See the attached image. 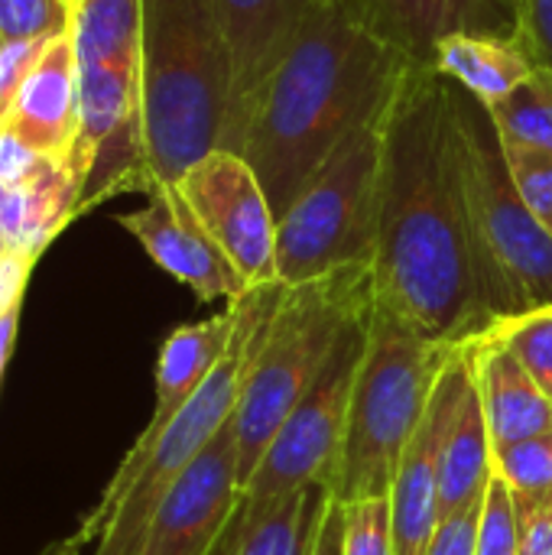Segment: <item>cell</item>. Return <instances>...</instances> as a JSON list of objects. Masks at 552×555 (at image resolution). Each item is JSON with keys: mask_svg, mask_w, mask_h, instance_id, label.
Here are the masks:
<instances>
[{"mask_svg": "<svg viewBox=\"0 0 552 555\" xmlns=\"http://www.w3.org/2000/svg\"><path fill=\"white\" fill-rule=\"evenodd\" d=\"M68 3H72V7H75V3H78V0H68Z\"/></svg>", "mask_w": 552, "mask_h": 555, "instance_id": "cell-41", "label": "cell"}, {"mask_svg": "<svg viewBox=\"0 0 552 555\" xmlns=\"http://www.w3.org/2000/svg\"><path fill=\"white\" fill-rule=\"evenodd\" d=\"M514 504L521 520V555H552V498Z\"/></svg>", "mask_w": 552, "mask_h": 555, "instance_id": "cell-33", "label": "cell"}, {"mask_svg": "<svg viewBox=\"0 0 552 555\" xmlns=\"http://www.w3.org/2000/svg\"><path fill=\"white\" fill-rule=\"evenodd\" d=\"M316 3L319 0H215L231 62L228 117L218 150L241 156L257 101Z\"/></svg>", "mask_w": 552, "mask_h": 555, "instance_id": "cell-12", "label": "cell"}, {"mask_svg": "<svg viewBox=\"0 0 552 555\" xmlns=\"http://www.w3.org/2000/svg\"><path fill=\"white\" fill-rule=\"evenodd\" d=\"M433 68L491 107L504 101L514 88H521L540 68V62L530 49L527 33H517V36L462 33L436 46Z\"/></svg>", "mask_w": 552, "mask_h": 555, "instance_id": "cell-19", "label": "cell"}, {"mask_svg": "<svg viewBox=\"0 0 552 555\" xmlns=\"http://www.w3.org/2000/svg\"><path fill=\"white\" fill-rule=\"evenodd\" d=\"M485 332L501 338L521 358V364L534 374L540 390L552 400V306L495 319Z\"/></svg>", "mask_w": 552, "mask_h": 555, "instance_id": "cell-25", "label": "cell"}, {"mask_svg": "<svg viewBox=\"0 0 552 555\" xmlns=\"http://www.w3.org/2000/svg\"><path fill=\"white\" fill-rule=\"evenodd\" d=\"M280 293L283 283H267L241 296V319L228 354L211 371L205 387L189 400V406L140 459V465L107 481L98 504L72 533L81 550L94 546L91 555H143V543L159 504L182 478V472L202 455V449L231 423L251 358L267 319L277 309Z\"/></svg>", "mask_w": 552, "mask_h": 555, "instance_id": "cell-5", "label": "cell"}, {"mask_svg": "<svg viewBox=\"0 0 552 555\" xmlns=\"http://www.w3.org/2000/svg\"><path fill=\"white\" fill-rule=\"evenodd\" d=\"M501 146H504V159H508V169L521 198L552 234V153L524 146V143H511V140H501Z\"/></svg>", "mask_w": 552, "mask_h": 555, "instance_id": "cell-28", "label": "cell"}, {"mask_svg": "<svg viewBox=\"0 0 552 555\" xmlns=\"http://www.w3.org/2000/svg\"><path fill=\"white\" fill-rule=\"evenodd\" d=\"M475 555H521L517 504H514V494L498 472H491V481H488V491L482 501Z\"/></svg>", "mask_w": 552, "mask_h": 555, "instance_id": "cell-29", "label": "cell"}, {"mask_svg": "<svg viewBox=\"0 0 552 555\" xmlns=\"http://www.w3.org/2000/svg\"><path fill=\"white\" fill-rule=\"evenodd\" d=\"M355 13L416 65H433L449 36H517L524 0H348Z\"/></svg>", "mask_w": 552, "mask_h": 555, "instance_id": "cell-15", "label": "cell"}, {"mask_svg": "<svg viewBox=\"0 0 552 555\" xmlns=\"http://www.w3.org/2000/svg\"><path fill=\"white\" fill-rule=\"evenodd\" d=\"M46 42H3L0 46V124H3V117H7V111H10L20 85H23V78L36 65V59L42 55Z\"/></svg>", "mask_w": 552, "mask_h": 555, "instance_id": "cell-32", "label": "cell"}, {"mask_svg": "<svg viewBox=\"0 0 552 555\" xmlns=\"http://www.w3.org/2000/svg\"><path fill=\"white\" fill-rule=\"evenodd\" d=\"M143 0H78L72 39L78 65H104L140 75Z\"/></svg>", "mask_w": 552, "mask_h": 555, "instance_id": "cell-21", "label": "cell"}, {"mask_svg": "<svg viewBox=\"0 0 552 555\" xmlns=\"http://www.w3.org/2000/svg\"><path fill=\"white\" fill-rule=\"evenodd\" d=\"M238 436L228 423L159 504L143 555H211L238 507Z\"/></svg>", "mask_w": 552, "mask_h": 555, "instance_id": "cell-13", "label": "cell"}, {"mask_svg": "<svg viewBox=\"0 0 552 555\" xmlns=\"http://www.w3.org/2000/svg\"><path fill=\"white\" fill-rule=\"evenodd\" d=\"M7 250H10V247H3V244H0V263H3V254H7Z\"/></svg>", "mask_w": 552, "mask_h": 555, "instance_id": "cell-40", "label": "cell"}, {"mask_svg": "<svg viewBox=\"0 0 552 555\" xmlns=\"http://www.w3.org/2000/svg\"><path fill=\"white\" fill-rule=\"evenodd\" d=\"M384 133L387 114L355 130L277 221L280 283H306L351 263H371L381 221Z\"/></svg>", "mask_w": 552, "mask_h": 555, "instance_id": "cell-8", "label": "cell"}, {"mask_svg": "<svg viewBox=\"0 0 552 555\" xmlns=\"http://www.w3.org/2000/svg\"><path fill=\"white\" fill-rule=\"evenodd\" d=\"M468 354L491 433V452L550 433L552 400L501 338L478 332L468 341Z\"/></svg>", "mask_w": 552, "mask_h": 555, "instance_id": "cell-18", "label": "cell"}, {"mask_svg": "<svg viewBox=\"0 0 552 555\" xmlns=\"http://www.w3.org/2000/svg\"><path fill=\"white\" fill-rule=\"evenodd\" d=\"M231 62L215 0H143L140 107L150 192L221 146Z\"/></svg>", "mask_w": 552, "mask_h": 555, "instance_id": "cell-3", "label": "cell"}, {"mask_svg": "<svg viewBox=\"0 0 552 555\" xmlns=\"http://www.w3.org/2000/svg\"><path fill=\"white\" fill-rule=\"evenodd\" d=\"M371 273L374 302L429 341L465 345L491 325L472 250L452 81L433 65L413 62L387 111Z\"/></svg>", "mask_w": 552, "mask_h": 555, "instance_id": "cell-1", "label": "cell"}, {"mask_svg": "<svg viewBox=\"0 0 552 555\" xmlns=\"http://www.w3.org/2000/svg\"><path fill=\"white\" fill-rule=\"evenodd\" d=\"M491 117L498 124L501 140L550 150L552 153V75L537 68L521 88H514L504 101L491 104Z\"/></svg>", "mask_w": 552, "mask_h": 555, "instance_id": "cell-24", "label": "cell"}, {"mask_svg": "<svg viewBox=\"0 0 552 555\" xmlns=\"http://www.w3.org/2000/svg\"><path fill=\"white\" fill-rule=\"evenodd\" d=\"M85 176L68 159H42L23 182V231L20 254L42 257L46 247L81 215Z\"/></svg>", "mask_w": 552, "mask_h": 555, "instance_id": "cell-22", "label": "cell"}, {"mask_svg": "<svg viewBox=\"0 0 552 555\" xmlns=\"http://www.w3.org/2000/svg\"><path fill=\"white\" fill-rule=\"evenodd\" d=\"M23 231V185H0V244L16 250Z\"/></svg>", "mask_w": 552, "mask_h": 555, "instance_id": "cell-36", "label": "cell"}, {"mask_svg": "<svg viewBox=\"0 0 552 555\" xmlns=\"http://www.w3.org/2000/svg\"><path fill=\"white\" fill-rule=\"evenodd\" d=\"M491 465L511 488L514 501L552 498V429L495 452Z\"/></svg>", "mask_w": 552, "mask_h": 555, "instance_id": "cell-26", "label": "cell"}, {"mask_svg": "<svg viewBox=\"0 0 552 555\" xmlns=\"http://www.w3.org/2000/svg\"><path fill=\"white\" fill-rule=\"evenodd\" d=\"M0 46H3V39H0Z\"/></svg>", "mask_w": 552, "mask_h": 555, "instance_id": "cell-42", "label": "cell"}, {"mask_svg": "<svg viewBox=\"0 0 552 555\" xmlns=\"http://www.w3.org/2000/svg\"><path fill=\"white\" fill-rule=\"evenodd\" d=\"M371 312L374 306L345 328L312 390L299 400V406L286 416V423L270 439L260 465L238 491L234 517L211 555H228V550L244 533H251L264 520V514L273 511L283 498L312 485L332 488L342 439H345L348 403L368 345Z\"/></svg>", "mask_w": 552, "mask_h": 555, "instance_id": "cell-9", "label": "cell"}, {"mask_svg": "<svg viewBox=\"0 0 552 555\" xmlns=\"http://www.w3.org/2000/svg\"><path fill=\"white\" fill-rule=\"evenodd\" d=\"M478 520H482V504L452 511L439 517V527L429 540L426 555H475L478 543Z\"/></svg>", "mask_w": 552, "mask_h": 555, "instance_id": "cell-31", "label": "cell"}, {"mask_svg": "<svg viewBox=\"0 0 552 555\" xmlns=\"http://www.w3.org/2000/svg\"><path fill=\"white\" fill-rule=\"evenodd\" d=\"M410 65L348 0H319L309 10L241 146L277 221L355 130L387 114Z\"/></svg>", "mask_w": 552, "mask_h": 555, "instance_id": "cell-2", "label": "cell"}, {"mask_svg": "<svg viewBox=\"0 0 552 555\" xmlns=\"http://www.w3.org/2000/svg\"><path fill=\"white\" fill-rule=\"evenodd\" d=\"M374 306L371 263H351L306 283H283L251 358L238 410V485L260 465L270 439L319 380L345 328Z\"/></svg>", "mask_w": 552, "mask_h": 555, "instance_id": "cell-4", "label": "cell"}, {"mask_svg": "<svg viewBox=\"0 0 552 555\" xmlns=\"http://www.w3.org/2000/svg\"><path fill=\"white\" fill-rule=\"evenodd\" d=\"M20 312H23V302H16L13 309H7L0 315V384H3V371H7V361L13 354V345H16V332H20Z\"/></svg>", "mask_w": 552, "mask_h": 555, "instance_id": "cell-38", "label": "cell"}, {"mask_svg": "<svg viewBox=\"0 0 552 555\" xmlns=\"http://www.w3.org/2000/svg\"><path fill=\"white\" fill-rule=\"evenodd\" d=\"M176 189L251 289L280 283L277 215L244 156L211 150L176 182Z\"/></svg>", "mask_w": 552, "mask_h": 555, "instance_id": "cell-10", "label": "cell"}, {"mask_svg": "<svg viewBox=\"0 0 552 555\" xmlns=\"http://www.w3.org/2000/svg\"><path fill=\"white\" fill-rule=\"evenodd\" d=\"M472 374L468 341L459 345L429 397V406L397 465L394 488L387 494L390 504V533H394V555H426L429 540L439 527L442 504H439V485H442V446L446 433L459 403V393Z\"/></svg>", "mask_w": 552, "mask_h": 555, "instance_id": "cell-11", "label": "cell"}, {"mask_svg": "<svg viewBox=\"0 0 552 555\" xmlns=\"http://www.w3.org/2000/svg\"><path fill=\"white\" fill-rule=\"evenodd\" d=\"M72 29L68 0H0L3 42H46Z\"/></svg>", "mask_w": 552, "mask_h": 555, "instance_id": "cell-27", "label": "cell"}, {"mask_svg": "<svg viewBox=\"0 0 552 555\" xmlns=\"http://www.w3.org/2000/svg\"><path fill=\"white\" fill-rule=\"evenodd\" d=\"M312 555H345V504L332 498Z\"/></svg>", "mask_w": 552, "mask_h": 555, "instance_id": "cell-37", "label": "cell"}, {"mask_svg": "<svg viewBox=\"0 0 552 555\" xmlns=\"http://www.w3.org/2000/svg\"><path fill=\"white\" fill-rule=\"evenodd\" d=\"M345 555H394L387 498L345 504Z\"/></svg>", "mask_w": 552, "mask_h": 555, "instance_id": "cell-30", "label": "cell"}, {"mask_svg": "<svg viewBox=\"0 0 552 555\" xmlns=\"http://www.w3.org/2000/svg\"><path fill=\"white\" fill-rule=\"evenodd\" d=\"M524 33L540 68L552 75V0H524Z\"/></svg>", "mask_w": 552, "mask_h": 555, "instance_id": "cell-35", "label": "cell"}, {"mask_svg": "<svg viewBox=\"0 0 552 555\" xmlns=\"http://www.w3.org/2000/svg\"><path fill=\"white\" fill-rule=\"evenodd\" d=\"M3 124L42 159H65L72 153L81 127L78 55L72 29L46 42Z\"/></svg>", "mask_w": 552, "mask_h": 555, "instance_id": "cell-17", "label": "cell"}, {"mask_svg": "<svg viewBox=\"0 0 552 555\" xmlns=\"http://www.w3.org/2000/svg\"><path fill=\"white\" fill-rule=\"evenodd\" d=\"M117 224L137 237V244L159 270L189 286L198 302H231L251 293L244 276L211 241V234L202 228V221L176 185H156L153 192H146V205L117 215Z\"/></svg>", "mask_w": 552, "mask_h": 555, "instance_id": "cell-14", "label": "cell"}, {"mask_svg": "<svg viewBox=\"0 0 552 555\" xmlns=\"http://www.w3.org/2000/svg\"><path fill=\"white\" fill-rule=\"evenodd\" d=\"M455 348L459 345L423 338L390 309L374 302L332 478L335 501L358 504L390 494L397 465Z\"/></svg>", "mask_w": 552, "mask_h": 555, "instance_id": "cell-6", "label": "cell"}, {"mask_svg": "<svg viewBox=\"0 0 552 555\" xmlns=\"http://www.w3.org/2000/svg\"><path fill=\"white\" fill-rule=\"evenodd\" d=\"M472 358V354H468ZM495 452H491V433L485 420V406L478 397L475 374H468L449 433L442 446V485H439V504L442 514L472 507L485 501L491 472H495Z\"/></svg>", "mask_w": 552, "mask_h": 555, "instance_id": "cell-20", "label": "cell"}, {"mask_svg": "<svg viewBox=\"0 0 552 555\" xmlns=\"http://www.w3.org/2000/svg\"><path fill=\"white\" fill-rule=\"evenodd\" d=\"M452 101L462 127L465 202L485 312L495 322L547 309L552 306V234L511 179L491 107L455 81Z\"/></svg>", "mask_w": 552, "mask_h": 555, "instance_id": "cell-7", "label": "cell"}, {"mask_svg": "<svg viewBox=\"0 0 552 555\" xmlns=\"http://www.w3.org/2000/svg\"><path fill=\"white\" fill-rule=\"evenodd\" d=\"M329 504V485H312L283 498L251 533H244L228 550V555H312Z\"/></svg>", "mask_w": 552, "mask_h": 555, "instance_id": "cell-23", "label": "cell"}, {"mask_svg": "<svg viewBox=\"0 0 552 555\" xmlns=\"http://www.w3.org/2000/svg\"><path fill=\"white\" fill-rule=\"evenodd\" d=\"M42 156L29 150L7 124H0V185H23L36 169Z\"/></svg>", "mask_w": 552, "mask_h": 555, "instance_id": "cell-34", "label": "cell"}, {"mask_svg": "<svg viewBox=\"0 0 552 555\" xmlns=\"http://www.w3.org/2000/svg\"><path fill=\"white\" fill-rule=\"evenodd\" d=\"M36 555H81V546L75 543V537H65V540L49 543L42 553H36Z\"/></svg>", "mask_w": 552, "mask_h": 555, "instance_id": "cell-39", "label": "cell"}, {"mask_svg": "<svg viewBox=\"0 0 552 555\" xmlns=\"http://www.w3.org/2000/svg\"><path fill=\"white\" fill-rule=\"evenodd\" d=\"M238 319H241V299H231L224 312L169 332V338L159 348V361H156L153 416L143 426V433L137 436V442L127 449V455L114 475H127L130 468H137L140 459L153 449V442L169 429V423L205 387V380L211 377V371L221 364V358L228 354V348L234 341Z\"/></svg>", "mask_w": 552, "mask_h": 555, "instance_id": "cell-16", "label": "cell"}]
</instances>
